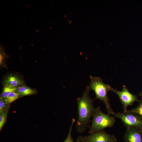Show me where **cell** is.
<instances>
[{
	"mask_svg": "<svg viewBox=\"0 0 142 142\" xmlns=\"http://www.w3.org/2000/svg\"><path fill=\"white\" fill-rule=\"evenodd\" d=\"M92 117L91 124L89 127V134L111 127L115 123L114 117L103 112L99 107L95 108Z\"/></svg>",
	"mask_w": 142,
	"mask_h": 142,
	"instance_id": "3957f363",
	"label": "cell"
},
{
	"mask_svg": "<svg viewBox=\"0 0 142 142\" xmlns=\"http://www.w3.org/2000/svg\"><path fill=\"white\" fill-rule=\"evenodd\" d=\"M76 121L73 118L72 119L71 125L69 127V132L67 137L63 142H74L72 135V132L73 124Z\"/></svg>",
	"mask_w": 142,
	"mask_h": 142,
	"instance_id": "4fadbf2b",
	"label": "cell"
},
{
	"mask_svg": "<svg viewBox=\"0 0 142 142\" xmlns=\"http://www.w3.org/2000/svg\"><path fill=\"white\" fill-rule=\"evenodd\" d=\"M8 110V109H7ZM7 110L0 113V130L2 129L6 119Z\"/></svg>",
	"mask_w": 142,
	"mask_h": 142,
	"instance_id": "5bb4252c",
	"label": "cell"
},
{
	"mask_svg": "<svg viewBox=\"0 0 142 142\" xmlns=\"http://www.w3.org/2000/svg\"><path fill=\"white\" fill-rule=\"evenodd\" d=\"M17 88H14L7 85H4L0 97L3 99L6 98L11 92H15Z\"/></svg>",
	"mask_w": 142,
	"mask_h": 142,
	"instance_id": "30bf717a",
	"label": "cell"
},
{
	"mask_svg": "<svg viewBox=\"0 0 142 142\" xmlns=\"http://www.w3.org/2000/svg\"><path fill=\"white\" fill-rule=\"evenodd\" d=\"M77 142H116L117 139L114 135H110L104 130L98 131L87 136H79Z\"/></svg>",
	"mask_w": 142,
	"mask_h": 142,
	"instance_id": "277c9868",
	"label": "cell"
},
{
	"mask_svg": "<svg viewBox=\"0 0 142 142\" xmlns=\"http://www.w3.org/2000/svg\"><path fill=\"white\" fill-rule=\"evenodd\" d=\"M4 85H7L15 88L24 85V82L17 76L12 74L8 76L5 79Z\"/></svg>",
	"mask_w": 142,
	"mask_h": 142,
	"instance_id": "ba28073f",
	"label": "cell"
},
{
	"mask_svg": "<svg viewBox=\"0 0 142 142\" xmlns=\"http://www.w3.org/2000/svg\"><path fill=\"white\" fill-rule=\"evenodd\" d=\"M9 104L7 103L4 99L1 97L0 98V113L7 110Z\"/></svg>",
	"mask_w": 142,
	"mask_h": 142,
	"instance_id": "9a60e30c",
	"label": "cell"
},
{
	"mask_svg": "<svg viewBox=\"0 0 142 142\" xmlns=\"http://www.w3.org/2000/svg\"><path fill=\"white\" fill-rule=\"evenodd\" d=\"M90 82L89 87L90 90H93L95 93V97L94 99H98L102 101L106 106L107 114L109 115H113L114 112L111 107L108 96V92L111 89V87L105 84L99 77L90 75Z\"/></svg>",
	"mask_w": 142,
	"mask_h": 142,
	"instance_id": "7a4b0ae2",
	"label": "cell"
},
{
	"mask_svg": "<svg viewBox=\"0 0 142 142\" xmlns=\"http://www.w3.org/2000/svg\"><path fill=\"white\" fill-rule=\"evenodd\" d=\"M139 95L141 97L142 99V90L140 93L139 94Z\"/></svg>",
	"mask_w": 142,
	"mask_h": 142,
	"instance_id": "2e32d148",
	"label": "cell"
},
{
	"mask_svg": "<svg viewBox=\"0 0 142 142\" xmlns=\"http://www.w3.org/2000/svg\"><path fill=\"white\" fill-rule=\"evenodd\" d=\"M21 97L19 94L15 91L11 93L6 98L4 99L7 103L9 104Z\"/></svg>",
	"mask_w": 142,
	"mask_h": 142,
	"instance_id": "8fae6325",
	"label": "cell"
},
{
	"mask_svg": "<svg viewBox=\"0 0 142 142\" xmlns=\"http://www.w3.org/2000/svg\"><path fill=\"white\" fill-rule=\"evenodd\" d=\"M140 129V130H141V131L142 133V128H141V129Z\"/></svg>",
	"mask_w": 142,
	"mask_h": 142,
	"instance_id": "e0dca14e",
	"label": "cell"
},
{
	"mask_svg": "<svg viewBox=\"0 0 142 142\" xmlns=\"http://www.w3.org/2000/svg\"><path fill=\"white\" fill-rule=\"evenodd\" d=\"M90 90L89 86H87L82 97L77 99L78 118L76 126L77 131L79 133H84L89 127L95 108L93 105L95 100L89 95Z\"/></svg>",
	"mask_w": 142,
	"mask_h": 142,
	"instance_id": "6da1fadb",
	"label": "cell"
},
{
	"mask_svg": "<svg viewBox=\"0 0 142 142\" xmlns=\"http://www.w3.org/2000/svg\"><path fill=\"white\" fill-rule=\"evenodd\" d=\"M128 111L138 115L142 119V100L139 101L136 107Z\"/></svg>",
	"mask_w": 142,
	"mask_h": 142,
	"instance_id": "7c38bea8",
	"label": "cell"
},
{
	"mask_svg": "<svg viewBox=\"0 0 142 142\" xmlns=\"http://www.w3.org/2000/svg\"><path fill=\"white\" fill-rule=\"evenodd\" d=\"M22 97L36 94V91L24 85L17 88L15 91Z\"/></svg>",
	"mask_w": 142,
	"mask_h": 142,
	"instance_id": "9c48e42d",
	"label": "cell"
},
{
	"mask_svg": "<svg viewBox=\"0 0 142 142\" xmlns=\"http://www.w3.org/2000/svg\"><path fill=\"white\" fill-rule=\"evenodd\" d=\"M123 87L121 91H119L115 88H111V90L118 96L122 105L124 113H126L128 111V106L132 105L135 102L139 100L137 95L131 93L125 85H123Z\"/></svg>",
	"mask_w": 142,
	"mask_h": 142,
	"instance_id": "8992f818",
	"label": "cell"
},
{
	"mask_svg": "<svg viewBox=\"0 0 142 142\" xmlns=\"http://www.w3.org/2000/svg\"><path fill=\"white\" fill-rule=\"evenodd\" d=\"M123 139L124 142H142V134L140 129L135 127L126 128Z\"/></svg>",
	"mask_w": 142,
	"mask_h": 142,
	"instance_id": "52a82bcc",
	"label": "cell"
},
{
	"mask_svg": "<svg viewBox=\"0 0 142 142\" xmlns=\"http://www.w3.org/2000/svg\"><path fill=\"white\" fill-rule=\"evenodd\" d=\"M114 117L120 119L126 128L135 127L142 128V119L138 115L129 111L122 113L114 112Z\"/></svg>",
	"mask_w": 142,
	"mask_h": 142,
	"instance_id": "5b68a950",
	"label": "cell"
}]
</instances>
